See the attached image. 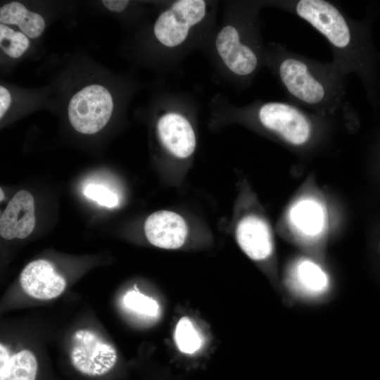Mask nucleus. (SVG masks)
<instances>
[{"instance_id":"obj_19","label":"nucleus","mask_w":380,"mask_h":380,"mask_svg":"<svg viewBox=\"0 0 380 380\" xmlns=\"http://www.w3.org/2000/svg\"><path fill=\"white\" fill-rule=\"evenodd\" d=\"M123 303L129 310L141 315L156 317L159 312V305L154 299L136 290L128 291L123 297Z\"/></svg>"},{"instance_id":"obj_10","label":"nucleus","mask_w":380,"mask_h":380,"mask_svg":"<svg viewBox=\"0 0 380 380\" xmlns=\"http://www.w3.org/2000/svg\"><path fill=\"white\" fill-rule=\"evenodd\" d=\"M20 283L27 295L39 300L56 298L66 286L65 279L45 260H37L27 264L21 272Z\"/></svg>"},{"instance_id":"obj_1","label":"nucleus","mask_w":380,"mask_h":380,"mask_svg":"<svg viewBox=\"0 0 380 380\" xmlns=\"http://www.w3.org/2000/svg\"><path fill=\"white\" fill-rule=\"evenodd\" d=\"M280 8L300 18L329 42L332 63L345 75L355 74L374 107L380 105L379 54L372 41L370 20H355L327 0H291Z\"/></svg>"},{"instance_id":"obj_7","label":"nucleus","mask_w":380,"mask_h":380,"mask_svg":"<svg viewBox=\"0 0 380 380\" xmlns=\"http://www.w3.org/2000/svg\"><path fill=\"white\" fill-rule=\"evenodd\" d=\"M206 14V4L202 0H181L175 2L158 17L153 32L157 40L167 47L182 44L189 30Z\"/></svg>"},{"instance_id":"obj_21","label":"nucleus","mask_w":380,"mask_h":380,"mask_svg":"<svg viewBox=\"0 0 380 380\" xmlns=\"http://www.w3.org/2000/svg\"><path fill=\"white\" fill-rule=\"evenodd\" d=\"M11 103L9 91L3 86L0 87V118H2L7 112Z\"/></svg>"},{"instance_id":"obj_14","label":"nucleus","mask_w":380,"mask_h":380,"mask_svg":"<svg viewBox=\"0 0 380 380\" xmlns=\"http://www.w3.org/2000/svg\"><path fill=\"white\" fill-rule=\"evenodd\" d=\"M291 218L296 228L306 235H316L322 228L324 217L322 208L311 200L297 203L291 210Z\"/></svg>"},{"instance_id":"obj_25","label":"nucleus","mask_w":380,"mask_h":380,"mask_svg":"<svg viewBox=\"0 0 380 380\" xmlns=\"http://www.w3.org/2000/svg\"><path fill=\"white\" fill-rule=\"evenodd\" d=\"M379 250H380V242H379Z\"/></svg>"},{"instance_id":"obj_11","label":"nucleus","mask_w":380,"mask_h":380,"mask_svg":"<svg viewBox=\"0 0 380 380\" xmlns=\"http://www.w3.org/2000/svg\"><path fill=\"white\" fill-rule=\"evenodd\" d=\"M234 236L241 249L252 260H262L268 258L273 250L271 231L261 217L248 214L236 223Z\"/></svg>"},{"instance_id":"obj_3","label":"nucleus","mask_w":380,"mask_h":380,"mask_svg":"<svg viewBox=\"0 0 380 380\" xmlns=\"http://www.w3.org/2000/svg\"><path fill=\"white\" fill-rule=\"evenodd\" d=\"M248 110L250 116L263 129L293 146H303L309 143L316 123L324 118L308 112L293 102H265Z\"/></svg>"},{"instance_id":"obj_24","label":"nucleus","mask_w":380,"mask_h":380,"mask_svg":"<svg viewBox=\"0 0 380 380\" xmlns=\"http://www.w3.org/2000/svg\"><path fill=\"white\" fill-rule=\"evenodd\" d=\"M2 196H4V194H2V190L1 189V200H2Z\"/></svg>"},{"instance_id":"obj_12","label":"nucleus","mask_w":380,"mask_h":380,"mask_svg":"<svg viewBox=\"0 0 380 380\" xmlns=\"http://www.w3.org/2000/svg\"><path fill=\"white\" fill-rule=\"evenodd\" d=\"M34 201L25 190L18 191L8 202L0 218V235L5 239H25L35 225Z\"/></svg>"},{"instance_id":"obj_18","label":"nucleus","mask_w":380,"mask_h":380,"mask_svg":"<svg viewBox=\"0 0 380 380\" xmlns=\"http://www.w3.org/2000/svg\"><path fill=\"white\" fill-rule=\"evenodd\" d=\"M29 46V39L25 34L0 24V47L5 54L13 58H20Z\"/></svg>"},{"instance_id":"obj_6","label":"nucleus","mask_w":380,"mask_h":380,"mask_svg":"<svg viewBox=\"0 0 380 380\" xmlns=\"http://www.w3.org/2000/svg\"><path fill=\"white\" fill-rule=\"evenodd\" d=\"M70 355L77 370L92 376L110 372L118 358L115 348L89 329H79L74 333Z\"/></svg>"},{"instance_id":"obj_23","label":"nucleus","mask_w":380,"mask_h":380,"mask_svg":"<svg viewBox=\"0 0 380 380\" xmlns=\"http://www.w3.org/2000/svg\"><path fill=\"white\" fill-rule=\"evenodd\" d=\"M11 356L9 355V352L7 350V348L1 343L0 345V368L4 367L8 360H10Z\"/></svg>"},{"instance_id":"obj_13","label":"nucleus","mask_w":380,"mask_h":380,"mask_svg":"<svg viewBox=\"0 0 380 380\" xmlns=\"http://www.w3.org/2000/svg\"><path fill=\"white\" fill-rule=\"evenodd\" d=\"M0 22L4 25H15L27 37H39L44 28L45 20L39 14L27 10L20 2L13 1L0 8Z\"/></svg>"},{"instance_id":"obj_22","label":"nucleus","mask_w":380,"mask_h":380,"mask_svg":"<svg viewBox=\"0 0 380 380\" xmlns=\"http://www.w3.org/2000/svg\"><path fill=\"white\" fill-rule=\"evenodd\" d=\"M102 3L110 11L121 12L127 7L129 1L105 0L102 1Z\"/></svg>"},{"instance_id":"obj_5","label":"nucleus","mask_w":380,"mask_h":380,"mask_svg":"<svg viewBox=\"0 0 380 380\" xmlns=\"http://www.w3.org/2000/svg\"><path fill=\"white\" fill-rule=\"evenodd\" d=\"M241 30L228 25L215 39V47L222 61L234 75L250 77L260 63V50L253 34L243 35Z\"/></svg>"},{"instance_id":"obj_4","label":"nucleus","mask_w":380,"mask_h":380,"mask_svg":"<svg viewBox=\"0 0 380 380\" xmlns=\"http://www.w3.org/2000/svg\"><path fill=\"white\" fill-rule=\"evenodd\" d=\"M113 110L109 91L102 85L91 84L72 96L68 105V118L77 132L91 134L106 126Z\"/></svg>"},{"instance_id":"obj_9","label":"nucleus","mask_w":380,"mask_h":380,"mask_svg":"<svg viewBox=\"0 0 380 380\" xmlns=\"http://www.w3.org/2000/svg\"><path fill=\"white\" fill-rule=\"evenodd\" d=\"M159 140L175 158L186 160L196 146V137L189 120L177 112H168L160 117L156 125Z\"/></svg>"},{"instance_id":"obj_8","label":"nucleus","mask_w":380,"mask_h":380,"mask_svg":"<svg viewBox=\"0 0 380 380\" xmlns=\"http://www.w3.org/2000/svg\"><path fill=\"white\" fill-rule=\"evenodd\" d=\"M144 230L151 244L169 250L181 248L189 234L186 219L179 213L167 210L151 214L145 220Z\"/></svg>"},{"instance_id":"obj_15","label":"nucleus","mask_w":380,"mask_h":380,"mask_svg":"<svg viewBox=\"0 0 380 380\" xmlns=\"http://www.w3.org/2000/svg\"><path fill=\"white\" fill-rule=\"evenodd\" d=\"M294 287L298 291L316 295L324 292L328 284V279L322 269L309 260L300 262L296 269Z\"/></svg>"},{"instance_id":"obj_16","label":"nucleus","mask_w":380,"mask_h":380,"mask_svg":"<svg viewBox=\"0 0 380 380\" xmlns=\"http://www.w3.org/2000/svg\"><path fill=\"white\" fill-rule=\"evenodd\" d=\"M37 372L35 356L31 351L23 350L12 355L0 368V380H35Z\"/></svg>"},{"instance_id":"obj_2","label":"nucleus","mask_w":380,"mask_h":380,"mask_svg":"<svg viewBox=\"0 0 380 380\" xmlns=\"http://www.w3.org/2000/svg\"><path fill=\"white\" fill-rule=\"evenodd\" d=\"M268 60L292 102L322 117L348 110L346 76L332 62L321 63L281 46Z\"/></svg>"},{"instance_id":"obj_17","label":"nucleus","mask_w":380,"mask_h":380,"mask_svg":"<svg viewBox=\"0 0 380 380\" xmlns=\"http://www.w3.org/2000/svg\"><path fill=\"white\" fill-rule=\"evenodd\" d=\"M175 341L178 349L183 353L193 354L202 346V338L191 320L182 317L175 331Z\"/></svg>"},{"instance_id":"obj_20","label":"nucleus","mask_w":380,"mask_h":380,"mask_svg":"<svg viewBox=\"0 0 380 380\" xmlns=\"http://www.w3.org/2000/svg\"><path fill=\"white\" fill-rule=\"evenodd\" d=\"M84 194L89 198L108 208L115 207L118 203L117 195L101 185L89 184L86 186Z\"/></svg>"}]
</instances>
